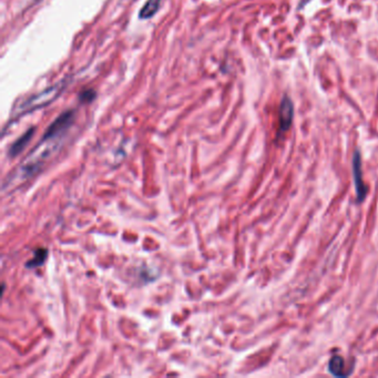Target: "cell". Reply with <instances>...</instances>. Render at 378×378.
<instances>
[{"instance_id":"6da1fadb","label":"cell","mask_w":378,"mask_h":378,"mask_svg":"<svg viewBox=\"0 0 378 378\" xmlns=\"http://www.w3.org/2000/svg\"><path fill=\"white\" fill-rule=\"evenodd\" d=\"M63 87H65V83L60 82V83H58V85H55L53 87L46 89V90H43L37 94H34L33 97L26 99L24 101L21 102L20 105L17 106L16 114L21 115L24 113H29L31 111L37 110V109H40V108L48 106L54 100H56L58 95L63 91Z\"/></svg>"},{"instance_id":"7a4b0ae2","label":"cell","mask_w":378,"mask_h":378,"mask_svg":"<svg viewBox=\"0 0 378 378\" xmlns=\"http://www.w3.org/2000/svg\"><path fill=\"white\" fill-rule=\"evenodd\" d=\"M351 172H353L354 185L356 190L357 202H363L367 195V185L364 183L363 179V168H362V157L361 152L356 150L351 161Z\"/></svg>"},{"instance_id":"3957f363","label":"cell","mask_w":378,"mask_h":378,"mask_svg":"<svg viewBox=\"0 0 378 378\" xmlns=\"http://www.w3.org/2000/svg\"><path fill=\"white\" fill-rule=\"evenodd\" d=\"M73 120V112L72 111H67L59 115L51 125L48 128L46 133L42 138V140H55L57 137L61 136L68 128L71 125Z\"/></svg>"},{"instance_id":"277c9868","label":"cell","mask_w":378,"mask_h":378,"mask_svg":"<svg viewBox=\"0 0 378 378\" xmlns=\"http://www.w3.org/2000/svg\"><path fill=\"white\" fill-rule=\"evenodd\" d=\"M293 117H294L293 102L290 99V97L284 95V98L281 101L280 111H279V121H280L279 132L280 133H284L290 129L292 122H293Z\"/></svg>"},{"instance_id":"5b68a950","label":"cell","mask_w":378,"mask_h":378,"mask_svg":"<svg viewBox=\"0 0 378 378\" xmlns=\"http://www.w3.org/2000/svg\"><path fill=\"white\" fill-rule=\"evenodd\" d=\"M330 373L335 377H347L350 375L348 371H345V361L342 356L334 355L329 363Z\"/></svg>"},{"instance_id":"8992f818","label":"cell","mask_w":378,"mask_h":378,"mask_svg":"<svg viewBox=\"0 0 378 378\" xmlns=\"http://www.w3.org/2000/svg\"><path fill=\"white\" fill-rule=\"evenodd\" d=\"M34 132L35 130L34 129H30L28 130L26 133H23L22 136L19 138L17 141H15V143L11 145L10 148V151H9V155L10 157H16L18 155H20V153L23 151V149L27 146V144L30 142L31 138H33L34 136Z\"/></svg>"},{"instance_id":"52a82bcc","label":"cell","mask_w":378,"mask_h":378,"mask_svg":"<svg viewBox=\"0 0 378 378\" xmlns=\"http://www.w3.org/2000/svg\"><path fill=\"white\" fill-rule=\"evenodd\" d=\"M160 3H161V0H148L141 9L139 17L141 19H149L150 17L155 16L160 7Z\"/></svg>"},{"instance_id":"ba28073f","label":"cell","mask_w":378,"mask_h":378,"mask_svg":"<svg viewBox=\"0 0 378 378\" xmlns=\"http://www.w3.org/2000/svg\"><path fill=\"white\" fill-rule=\"evenodd\" d=\"M47 256H48V251H47L46 248L37 249V251L35 252L34 258L31 259L29 262H27V264H26V266H27L28 268L39 267V266H41L44 263V261H46Z\"/></svg>"}]
</instances>
